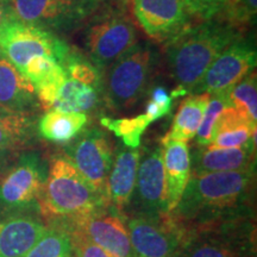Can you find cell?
Masks as SVG:
<instances>
[{
  "label": "cell",
  "instance_id": "obj_1",
  "mask_svg": "<svg viewBox=\"0 0 257 257\" xmlns=\"http://www.w3.org/2000/svg\"><path fill=\"white\" fill-rule=\"evenodd\" d=\"M255 169L191 175L170 219L184 234L252 219Z\"/></svg>",
  "mask_w": 257,
  "mask_h": 257
},
{
  "label": "cell",
  "instance_id": "obj_2",
  "mask_svg": "<svg viewBox=\"0 0 257 257\" xmlns=\"http://www.w3.org/2000/svg\"><path fill=\"white\" fill-rule=\"evenodd\" d=\"M217 19L199 22L167 43V59L178 87L193 94L213 61L239 38Z\"/></svg>",
  "mask_w": 257,
  "mask_h": 257
},
{
  "label": "cell",
  "instance_id": "obj_3",
  "mask_svg": "<svg viewBox=\"0 0 257 257\" xmlns=\"http://www.w3.org/2000/svg\"><path fill=\"white\" fill-rule=\"evenodd\" d=\"M37 202L47 224L82 216L110 204L107 198L99 194L86 181L66 156L51 160Z\"/></svg>",
  "mask_w": 257,
  "mask_h": 257
},
{
  "label": "cell",
  "instance_id": "obj_4",
  "mask_svg": "<svg viewBox=\"0 0 257 257\" xmlns=\"http://www.w3.org/2000/svg\"><path fill=\"white\" fill-rule=\"evenodd\" d=\"M153 68L154 53L147 44H136L111 64L101 91L112 110H128L143 98Z\"/></svg>",
  "mask_w": 257,
  "mask_h": 257
},
{
  "label": "cell",
  "instance_id": "obj_5",
  "mask_svg": "<svg viewBox=\"0 0 257 257\" xmlns=\"http://www.w3.org/2000/svg\"><path fill=\"white\" fill-rule=\"evenodd\" d=\"M70 50L66 42L34 25L11 19L0 28V54L19 72L36 56H50L62 64Z\"/></svg>",
  "mask_w": 257,
  "mask_h": 257
},
{
  "label": "cell",
  "instance_id": "obj_6",
  "mask_svg": "<svg viewBox=\"0 0 257 257\" xmlns=\"http://www.w3.org/2000/svg\"><path fill=\"white\" fill-rule=\"evenodd\" d=\"M252 219L185 234L180 257H255Z\"/></svg>",
  "mask_w": 257,
  "mask_h": 257
},
{
  "label": "cell",
  "instance_id": "obj_7",
  "mask_svg": "<svg viewBox=\"0 0 257 257\" xmlns=\"http://www.w3.org/2000/svg\"><path fill=\"white\" fill-rule=\"evenodd\" d=\"M66 231H76L114 257H133L124 214L111 204L89 213L48 223Z\"/></svg>",
  "mask_w": 257,
  "mask_h": 257
},
{
  "label": "cell",
  "instance_id": "obj_8",
  "mask_svg": "<svg viewBox=\"0 0 257 257\" xmlns=\"http://www.w3.org/2000/svg\"><path fill=\"white\" fill-rule=\"evenodd\" d=\"M133 257H180L185 234L166 217L125 214Z\"/></svg>",
  "mask_w": 257,
  "mask_h": 257
},
{
  "label": "cell",
  "instance_id": "obj_9",
  "mask_svg": "<svg viewBox=\"0 0 257 257\" xmlns=\"http://www.w3.org/2000/svg\"><path fill=\"white\" fill-rule=\"evenodd\" d=\"M64 156L99 194L107 197V180L114 160V147L100 128L93 127L66 148Z\"/></svg>",
  "mask_w": 257,
  "mask_h": 257
},
{
  "label": "cell",
  "instance_id": "obj_10",
  "mask_svg": "<svg viewBox=\"0 0 257 257\" xmlns=\"http://www.w3.org/2000/svg\"><path fill=\"white\" fill-rule=\"evenodd\" d=\"M137 44V31L123 14L111 12L93 21L85 34V48L96 67H108Z\"/></svg>",
  "mask_w": 257,
  "mask_h": 257
},
{
  "label": "cell",
  "instance_id": "obj_11",
  "mask_svg": "<svg viewBox=\"0 0 257 257\" xmlns=\"http://www.w3.org/2000/svg\"><path fill=\"white\" fill-rule=\"evenodd\" d=\"M125 214L147 217H166L168 214L162 147H153L141 152L136 185Z\"/></svg>",
  "mask_w": 257,
  "mask_h": 257
},
{
  "label": "cell",
  "instance_id": "obj_12",
  "mask_svg": "<svg viewBox=\"0 0 257 257\" xmlns=\"http://www.w3.org/2000/svg\"><path fill=\"white\" fill-rule=\"evenodd\" d=\"M12 19L43 30H72L87 17L86 0H9Z\"/></svg>",
  "mask_w": 257,
  "mask_h": 257
},
{
  "label": "cell",
  "instance_id": "obj_13",
  "mask_svg": "<svg viewBox=\"0 0 257 257\" xmlns=\"http://www.w3.org/2000/svg\"><path fill=\"white\" fill-rule=\"evenodd\" d=\"M131 12L150 40L167 44L192 25L184 0H128Z\"/></svg>",
  "mask_w": 257,
  "mask_h": 257
},
{
  "label": "cell",
  "instance_id": "obj_14",
  "mask_svg": "<svg viewBox=\"0 0 257 257\" xmlns=\"http://www.w3.org/2000/svg\"><path fill=\"white\" fill-rule=\"evenodd\" d=\"M256 61L255 47L238 38L213 61L193 94L226 93L246 74L255 70Z\"/></svg>",
  "mask_w": 257,
  "mask_h": 257
},
{
  "label": "cell",
  "instance_id": "obj_15",
  "mask_svg": "<svg viewBox=\"0 0 257 257\" xmlns=\"http://www.w3.org/2000/svg\"><path fill=\"white\" fill-rule=\"evenodd\" d=\"M47 174L37 154H25L0 181V204L6 210L29 207L40 198Z\"/></svg>",
  "mask_w": 257,
  "mask_h": 257
},
{
  "label": "cell",
  "instance_id": "obj_16",
  "mask_svg": "<svg viewBox=\"0 0 257 257\" xmlns=\"http://www.w3.org/2000/svg\"><path fill=\"white\" fill-rule=\"evenodd\" d=\"M47 230L42 216L24 208L0 213V257H23Z\"/></svg>",
  "mask_w": 257,
  "mask_h": 257
},
{
  "label": "cell",
  "instance_id": "obj_17",
  "mask_svg": "<svg viewBox=\"0 0 257 257\" xmlns=\"http://www.w3.org/2000/svg\"><path fill=\"white\" fill-rule=\"evenodd\" d=\"M256 141L240 148L199 147L189 153L191 175L207 173L237 172L253 168Z\"/></svg>",
  "mask_w": 257,
  "mask_h": 257
},
{
  "label": "cell",
  "instance_id": "obj_18",
  "mask_svg": "<svg viewBox=\"0 0 257 257\" xmlns=\"http://www.w3.org/2000/svg\"><path fill=\"white\" fill-rule=\"evenodd\" d=\"M141 150L119 147L114 152V160L107 180V197L112 206L125 213L133 198L136 185Z\"/></svg>",
  "mask_w": 257,
  "mask_h": 257
},
{
  "label": "cell",
  "instance_id": "obj_19",
  "mask_svg": "<svg viewBox=\"0 0 257 257\" xmlns=\"http://www.w3.org/2000/svg\"><path fill=\"white\" fill-rule=\"evenodd\" d=\"M161 144L169 214L178 206L191 179V156L187 142L163 137Z\"/></svg>",
  "mask_w": 257,
  "mask_h": 257
},
{
  "label": "cell",
  "instance_id": "obj_20",
  "mask_svg": "<svg viewBox=\"0 0 257 257\" xmlns=\"http://www.w3.org/2000/svg\"><path fill=\"white\" fill-rule=\"evenodd\" d=\"M38 106L32 83L0 54V107L31 114Z\"/></svg>",
  "mask_w": 257,
  "mask_h": 257
},
{
  "label": "cell",
  "instance_id": "obj_21",
  "mask_svg": "<svg viewBox=\"0 0 257 257\" xmlns=\"http://www.w3.org/2000/svg\"><path fill=\"white\" fill-rule=\"evenodd\" d=\"M22 74L32 83L40 104L46 110L53 108L67 74L61 64L50 56H36L22 69Z\"/></svg>",
  "mask_w": 257,
  "mask_h": 257
},
{
  "label": "cell",
  "instance_id": "obj_22",
  "mask_svg": "<svg viewBox=\"0 0 257 257\" xmlns=\"http://www.w3.org/2000/svg\"><path fill=\"white\" fill-rule=\"evenodd\" d=\"M256 121L233 106L218 117L210 148H240L256 141Z\"/></svg>",
  "mask_w": 257,
  "mask_h": 257
},
{
  "label": "cell",
  "instance_id": "obj_23",
  "mask_svg": "<svg viewBox=\"0 0 257 257\" xmlns=\"http://www.w3.org/2000/svg\"><path fill=\"white\" fill-rule=\"evenodd\" d=\"M87 123L88 117L86 113L50 108L40 119L38 133L49 142L69 143L79 136Z\"/></svg>",
  "mask_w": 257,
  "mask_h": 257
},
{
  "label": "cell",
  "instance_id": "obj_24",
  "mask_svg": "<svg viewBox=\"0 0 257 257\" xmlns=\"http://www.w3.org/2000/svg\"><path fill=\"white\" fill-rule=\"evenodd\" d=\"M35 137V120L31 114L0 107V155L30 146Z\"/></svg>",
  "mask_w": 257,
  "mask_h": 257
},
{
  "label": "cell",
  "instance_id": "obj_25",
  "mask_svg": "<svg viewBox=\"0 0 257 257\" xmlns=\"http://www.w3.org/2000/svg\"><path fill=\"white\" fill-rule=\"evenodd\" d=\"M210 96L207 93H199L185 98L179 105L172 127L165 138L182 141V142L193 140L197 135Z\"/></svg>",
  "mask_w": 257,
  "mask_h": 257
},
{
  "label": "cell",
  "instance_id": "obj_26",
  "mask_svg": "<svg viewBox=\"0 0 257 257\" xmlns=\"http://www.w3.org/2000/svg\"><path fill=\"white\" fill-rule=\"evenodd\" d=\"M99 89L89 85L67 78L61 87L53 108L64 112L86 113L98 104Z\"/></svg>",
  "mask_w": 257,
  "mask_h": 257
},
{
  "label": "cell",
  "instance_id": "obj_27",
  "mask_svg": "<svg viewBox=\"0 0 257 257\" xmlns=\"http://www.w3.org/2000/svg\"><path fill=\"white\" fill-rule=\"evenodd\" d=\"M23 257H73L69 234L56 225L47 224V230Z\"/></svg>",
  "mask_w": 257,
  "mask_h": 257
},
{
  "label": "cell",
  "instance_id": "obj_28",
  "mask_svg": "<svg viewBox=\"0 0 257 257\" xmlns=\"http://www.w3.org/2000/svg\"><path fill=\"white\" fill-rule=\"evenodd\" d=\"M100 124L119 137L125 147L136 149L140 147L144 131L152 124V121L146 114L142 113L136 117L117 118V119L105 117L100 119Z\"/></svg>",
  "mask_w": 257,
  "mask_h": 257
},
{
  "label": "cell",
  "instance_id": "obj_29",
  "mask_svg": "<svg viewBox=\"0 0 257 257\" xmlns=\"http://www.w3.org/2000/svg\"><path fill=\"white\" fill-rule=\"evenodd\" d=\"M256 12L257 0H226L216 19L240 34L255 22Z\"/></svg>",
  "mask_w": 257,
  "mask_h": 257
},
{
  "label": "cell",
  "instance_id": "obj_30",
  "mask_svg": "<svg viewBox=\"0 0 257 257\" xmlns=\"http://www.w3.org/2000/svg\"><path fill=\"white\" fill-rule=\"evenodd\" d=\"M226 94L233 107L248 114L253 121H257V76L255 70L240 79Z\"/></svg>",
  "mask_w": 257,
  "mask_h": 257
},
{
  "label": "cell",
  "instance_id": "obj_31",
  "mask_svg": "<svg viewBox=\"0 0 257 257\" xmlns=\"http://www.w3.org/2000/svg\"><path fill=\"white\" fill-rule=\"evenodd\" d=\"M61 67L66 72L67 78L82 82L85 85L93 86V87L101 91L102 79L100 73H99L98 67L93 66L89 60L70 50Z\"/></svg>",
  "mask_w": 257,
  "mask_h": 257
},
{
  "label": "cell",
  "instance_id": "obj_32",
  "mask_svg": "<svg viewBox=\"0 0 257 257\" xmlns=\"http://www.w3.org/2000/svg\"><path fill=\"white\" fill-rule=\"evenodd\" d=\"M227 106L232 105H231L226 93H220V94H213L210 96L206 110H205V113L202 115L201 123L199 125L197 135H195L198 147H208L212 143L218 117Z\"/></svg>",
  "mask_w": 257,
  "mask_h": 257
},
{
  "label": "cell",
  "instance_id": "obj_33",
  "mask_svg": "<svg viewBox=\"0 0 257 257\" xmlns=\"http://www.w3.org/2000/svg\"><path fill=\"white\" fill-rule=\"evenodd\" d=\"M174 96L169 94L167 89L162 86H156L150 93V99L148 101L144 114L149 118L150 121H155L165 117L170 112L173 107Z\"/></svg>",
  "mask_w": 257,
  "mask_h": 257
},
{
  "label": "cell",
  "instance_id": "obj_34",
  "mask_svg": "<svg viewBox=\"0 0 257 257\" xmlns=\"http://www.w3.org/2000/svg\"><path fill=\"white\" fill-rule=\"evenodd\" d=\"M184 3L192 18L206 22L218 17L226 0H184Z\"/></svg>",
  "mask_w": 257,
  "mask_h": 257
},
{
  "label": "cell",
  "instance_id": "obj_35",
  "mask_svg": "<svg viewBox=\"0 0 257 257\" xmlns=\"http://www.w3.org/2000/svg\"><path fill=\"white\" fill-rule=\"evenodd\" d=\"M66 232L69 234L70 243H72L73 257H114L80 232L76 231H66Z\"/></svg>",
  "mask_w": 257,
  "mask_h": 257
},
{
  "label": "cell",
  "instance_id": "obj_36",
  "mask_svg": "<svg viewBox=\"0 0 257 257\" xmlns=\"http://www.w3.org/2000/svg\"><path fill=\"white\" fill-rule=\"evenodd\" d=\"M11 19L12 16L11 10H10V2L9 0H0V28Z\"/></svg>",
  "mask_w": 257,
  "mask_h": 257
},
{
  "label": "cell",
  "instance_id": "obj_37",
  "mask_svg": "<svg viewBox=\"0 0 257 257\" xmlns=\"http://www.w3.org/2000/svg\"><path fill=\"white\" fill-rule=\"evenodd\" d=\"M2 161H3V155H0V180H2Z\"/></svg>",
  "mask_w": 257,
  "mask_h": 257
},
{
  "label": "cell",
  "instance_id": "obj_38",
  "mask_svg": "<svg viewBox=\"0 0 257 257\" xmlns=\"http://www.w3.org/2000/svg\"><path fill=\"white\" fill-rule=\"evenodd\" d=\"M86 2H89V3H93V2H94V0H86Z\"/></svg>",
  "mask_w": 257,
  "mask_h": 257
}]
</instances>
